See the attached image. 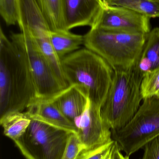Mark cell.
<instances>
[{"label": "cell", "mask_w": 159, "mask_h": 159, "mask_svg": "<svg viewBox=\"0 0 159 159\" xmlns=\"http://www.w3.org/2000/svg\"><path fill=\"white\" fill-rule=\"evenodd\" d=\"M36 98V92L22 51L0 30V117L23 112Z\"/></svg>", "instance_id": "obj_1"}, {"label": "cell", "mask_w": 159, "mask_h": 159, "mask_svg": "<svg viewBox=\"0 0 159 159\" xmlns=\"http://www.w3.org/2000/svg\"><path fill=\"white\" fill-rule=\"evenodd\" d=\"M68 86H75L99 108L103 104L115 70L103 58L87 48L78 49L61 59Z\"/></svg>", "instance_id": "obj_2"}, {"label": "cell", "mask_w": 159, "mask_h": 159, "mask_svg": "<svg viewBox=\"0 0 159 159\" xmlns=\"http://www.w3.org/2000/svg\"><path fill=\"white\" fill-rule=\"evenodd\" d=\"M115 72L101 108L103 120L111 131L125 127L134 116L143 100L141 85L143 76L135 66Z\"/></svg>", "instance_id": "obj_3"}, {"label": "cell", "mask_w": 159, "mask_h": 159, "mask_svg": "<svg viewBox=\"0 0 159 159\" xmlns=\"http://www.w3.org/2000/svg\"><path fill=\"white\" fill-rule=\"evenodd\" d=\"M147 35L91 28L84 36V45L103 58L114 70H127L139 60Z\"/></svg>", "instance_id": "obj_4"}, {"label": "cell", "mask_w": 159, "mask_h": 159, "mask_svg": "<svg viewBox=\"0 0 159 159\" xmlns=\"http://www.w3.org/2000/svg\"><path fill=\"white\" fill-rule=\"evenodd\" d=\"M31 119L24 134L14 141L21 154L27 159H62L74 133Z\"/></svg>", "instance_id": "obj_5"}, {"label": "cell", "mask_w": 159, "mask_h": 159, "mask_svg": "<svg viewBox=\"0 0 159 159\" xmlns=\"http://www.w3.org/2000/svg\"><path fill=\"white\" fill-rule=\"evenodd\" d=\"M159 135V97L143 100L131 120L122 129L112 131V138L120 150L130 157Z\"/></svg>", "instance_id": "obj_6"}, {"label": "cell", "mask_w": 159, "mask_h": 159, "mask_svg": "<svg viewBox=\"0 0 159 159\" xmlns=\"http://www.w3.org/2000/svg\"><path fill=\"white\" fill-rule=\"evenodd\" d=\"M11 40L26 57L36 92V98L51 100L66 89L55 74L30 34L21 30Z\"/></svg>", "instance_id": "obj_7"}, {"label": "cell", "mask_w": 159, "mask_h": 159, "mask_svg": "<svg viewBox=\"0 0 159 159\" xmlns=\"http://www.w3.org/2000/svg\"><path fill=\"white\" fill-rule=\"evenodd\" d=\"M92 28L146 34L151 31L149 18L130 9L106 3Z\"/></svg>", "instance_id": "obj_8"}, {"label": "cell", "mask_w": 159, "mask_h": 159, "mask_svg": "<svg viewBox=\"0 0 159 159\" xmlns=\"http://www.w3.org/2000/svg\"><path fill=\"white\" fill-rule=\"evenodd\" d=\"M76 134L85 149L105 144L113 140L112 131L103 120L101 108L89 100L86 110L74 121Z\"/></svg>", "instance_id": "obj_9"}, {"label": "cell", "mask_w": 159, "mask_h": 159, "mask_svg": "<svg viewBox=\"0 0 159 159\" xmlns=\"http://www.w3.org/2000/svg\"><path fill=\"white\" fill-rule=\"evenodd\" d=\"M105 5L104 0H62L63 29L69 31L81 26L93 28Z\"/></svg>", "instance_id": "obj_10"}, {"label": "cell", "mask_w": 159, "mask_h": 159, "mask_svg": "<svg viewBox=\"0 0 159 159\" xmlns=\"http://www.w3.org/2000/svg\"><path fill=\"white\" fill-rule=\"evenodd\" d=\"M26 112L31 119L74 133L77 132L74 123L68 119L50 100L35 98L28 107Z\"/></svg>", "instance_id": "obj_11"}, {"label": "cell", "mask_w": 159, "mask_h": 159, "mask_svg": "<svg viewBox=\"0 0 159 159\" xmlns=\"http://www.w3.org/2000/svg\"><path fill=\"white\" fill-rule=\"evenodd\" d=\"M50 100L73 123L84 113L89 102L87 97L75 86H69Z\"/></svg>", "instance_id": "obj_12"}, {"label": "cell", "mask_w": 159, "mask_h": 159, "mask_svg": "<svg viewBox=\"0 0 159 159\" xmlns=\"http://www.w3.org/2000/svg\"><path fill=\"white\" fill-rule=\"evenodd\" d=\"M143 76L159 69V28H154L147 34L139 60L135 65Z\"/></svg>", "instance_id": "obj_13"}, {"label": "cell", "mask_w": 159, "mask_h": 159, "mask_svg": "<svg viewBox=\"0 0 159 159\" xmlns=\"http://www.w3.org/2000/svg\"><path fill=\"white\" fill-rule=\"evenodd\" d=\"M50 41L54 50L61 60L80 48L84 44V37L69 31H50Z\"/></svg>", "instance_id": "obj_14"}, {"label": "cell", "mask_w": 159, "mask_h": 159, "mask_svg": "<svg viewBox=\"0 0 159 159\" xmlns=\"http://www.w3.org/2000/svg\"><path fill=\"white\" fill-rule=\"evenodd\" d=\"M31 119L27 112H10L1 116L0 124L7 137L13 141L20 138L26 131Z\"/></svg>", "instance_id": "obj_15"}, {"label": "cell", "mask_w": 159, "mask_h": 159, "mask_svg": "<svg viewBox=\"0 0 159 159\" xmlns=\"http://www.w3.org/2000/svg\"><path fill=\"white\" fill-rule=\"evenodd\" d=\"M107 4L125 7L147 17L159 18V2L157 0H104Z\"/></svg>", "instance_id": "obj_16"}, {"label": "cell", "mask_w": 159, "mask_h": 159, "mask_svg": "<svg viewBox=\"0 0 159 159\" xmlns=\"http://www.w3.org/2000/svg\"><path fill=\"white\" fill-rule=\"evenodd\" d=\"M52 31L65 30L62 17V0H37Z\"/></svg>", "instance_id": "obj_17"}, {"label": "cell", "mask_w": 159, "mask_h": 159, "mask_svg": "<svg viewBox=\"0 0 159 159\" xmlns=\"http://www.w3.org/2000/svg\"><path fill=\"white\" fill-rule=\"evenodd\" d=\"M143 100L150 97H159V69L144 75L141 85Z\"/></svg>", "instance_id": "obj_18"}, {"label": "cell", "mask_w": 159, "mask_h": 159, "mask_svg": "<svg viewBox=\"0 0 159 159\" xmlns=\"http://www.w3.org/2000/svg\"><path fill=\"white\" fill-rule=\"evenodd\" d=\"M115 141L111 142L94 148L85 149L76 159H107L113 151Z\"/></svg>", "instance_id": "obj_19"}, {"label": "cell", "mask_w": 159, "mask_h": 159, "mask_svg": "<svg viewBox=\"0 0 159 159\" xmlns=\"http://www.w3.org/2000/svg\"><path fill=\"white\" fill-rule=\"evenodd\" d=\"M0 14L8 26L17 22V0H0Z\"/></svg>", "instance_id": "obj_20"}, {"label": "cell", "mask_w": 159, "mask_h": 159, "mask_svg": "<svg viewBox=\"0 0 159 159\" xmlns=\"http://www.w3.org/2000/svg\"><path fill=\"white\" fill-rule=\"evenodd\" d=\"M84 150V146L76 134H73L69 139L62 159H76L79 154Z\"/></svg>", "instance_id": "obj_21"}, {"label": "cell", "mask_w": 159, "mask_h": 159, "mask_svg": "<svg viewBox=\"0 0 159 159\" xmlns=\"http://www.w3.org/2000/svg\"><path fill=\"white\" fill-rule=\"evenodd\" d=\"M143 155L140 159H159V135L144 147Z\"/></svg>", "instance_id": "obj_22"}, {"label": "cell", "mask_w": 159, "mask_h": 159, "mask_svg": "<svg viewBox=\"0 0 159 159\" xmlns=\"http://www.w3.org/2000/svg\"><path fill=\"white\" fill-rule=\"evenodd\" d=\"M129 156H125L121 152V150L117 143L115 141V144L114 146V150L112 154V159H129Z\"/></svg>", "instance_id": "obj_23"}, {"label": "cell", "mask_w": 159, "mask_h": 159, "mask_svg": "<svg viewBox=\"0 0 159 159\" xmlns=\"http://www.w3.org/2000/svg\"><path fill=\"white\" fill-rule=\"evenodd\" d=\"M114 146H115V145H114ZM114 148H113V151H112V153H111V154H110V156H109V157H108V158L107 159H112V154H113V150H114Z\"/></svg>", "instance_id": "obj_24"}, {"label": "cell", "mask_w": 159, "mask_h": 159, "mask_svg": "<svg viewBox=\"0 0 159 159\" xmlns=\"http://www.w3.org/2000/svg\"><path fill=\"white\" fill-rule=\"evenodd\" d=\"M158 1H159V0H158Z\"/></svg>", "instance_id": "obj_25"}]
</instances>
